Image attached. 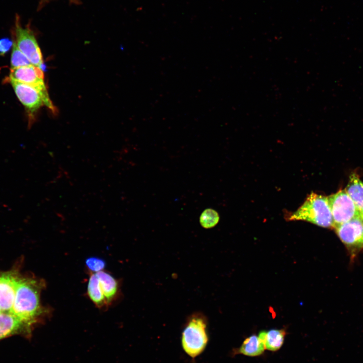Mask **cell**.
<instances>
[{
    "label": "cell",
    "instance_id": "obj_2",
    "mask_svg": "<svg viewBox=\"0 0 363 363\" xmlns=\"http://www.w3.org/2000/svg\"><path fill=\"white\" fill-rule=\"evenodd\" d=\"M208 320L201 312H195L186 319L182 332V347L187 355L195 359L206 349L209 343Z\"/></svg>",
    "mask_w": 363,
    "mask_h": 363
},
{
    "label": "cell",
    "instance_id": "obj_13",
    "mask_svg": "<svg viewBox=\"0 0 363 363\" xmlns=\"http://www.w3.org/2000/svg\"><path fill=\"white\" fill-rule=\"evenodd\" d=\"M345 190L352 199L363 219V182L356 174L350 175Z\"/></svg>",
    "mask_w": 363,
    "mask_h": 363
},
{
    "label": "cell",
    "instance_id": "obj_20",
    "mask_svg": "<svg viewBox=\"0 0 363 363\" xmlns=\"http://www.w3.org/2000/svg\"><path fill=\"white\" fill-rule=\"evenodd\" d=\"M48 0H40V5H43V4L46 1H47ZM70 1H72L74 3H77V0H70Z\"/></svg>",
    "mask_w": 363,
    "mask_h": 363
},
{
    "label": "cell",
    "instance_id": "obj_12",
    "mask_svg": "<svg viewBox=\"0 0 363 363\" xmlns=\"http://www.w3.org/2000/svg\"><path fill=\"white\" fill-rule=\"evenodd\" d=\"M286 335L283 329H273L268 331L263 330L258 335L263 343L265 349L276 351L282 346Z\"/></svg>",
    "mask_w": 363,
    "mask_h": 363
},
{
    "label": "cell",
    "instance_id": "obj_3",
    "mask_svg": "<svg viewBox=\"0 0 363 363\" xmlns=\"http://www.w3.org/2000/svg\"><path fill=\"white\" fill-rule=\"evenodd\" d=\"M290 220H304L325 228H334L328 197L311 193L302 205L288 217Z\"/></svg>",
    "mask_w": 363,
    "mask_h": 363
},
{
    "label": "cell",
    "instance_id": "obj_8",
    "mask_svg": "<svg viewBox=\"0 0 363 363\" xmlns=\"http://www.w3.org/2000/svg\"><path fill=\"white\" fill-rule=\"evenodd\" d=\"M16 95L27 111L29 125L34 114L44 104L42 95L34 87L13 80L9 79Z\"/></svg>",
    "mask_w": 363,
    "mask_h": 363
},
{
    "label": "cell",
    "instance_id": "obj_6",
    "mask_svg": "<svg viewBox=\"0 0 363 363\" xmlns=\"http://www.w3.org/2000/svg\"><path fill=\"white\" fill-rule=\"evenodd\" d=\"M334 229L351 259L363 250V219L361 216L336 226Z\"/></svg>",
    "mask_w": 363,
    "mask_h": 363
},
{
    "label": "cell",
    "instance_id": "obj_19",
    "mask_svg": "<svg viewBox=\"0 0 363 363\" xmlns=\"http://www.w3.org/2000/svg\"><path fill=\"white\" fill-rule=\"evenodd\" d=\"M14 41L8 38L0 39V54L4 55L8 52L13 45Z\"/></svg>",
    "mask_w": 363,
    "mask_h": 363
},
{
    "label": "cell",
    "instance_id": "obj_1",
    "mask_svg": "<svg viewBox=\"0 0 363 363\" xmlns=\"http://www.w3.org/2000/svg\"><path fill=\"white\" fill-rule=\"evenodd\" d=\"M44 281L34 278L17 277L15 300L11 311L30 328L47 312L40 303Z\"/></svg>",
    "mask_w": 363,
    "mask_h": 363
},
{
    "label": "cell",
    "instance_id": "obj_14",
    "mask_svg": "<svg viewBox=\"0 0 363 363\" xmlns=\"http://www.w3.org/2000/svg\"><path fill=\"white\" fill-rule=\"evenodd\" d=\"M95 274L98 279L103 295L109 305L117 293L118 282L111 275L103 270Z\"/></svg>",
    "mask_w": 363,
    "mask_h": 363
},
{
    "label": "cell",
    "instance_id": "obj_7",
    "mask_svg": "<svg viewBox=\"0 0 363 363\" xmlns=\"http://www.w3.org/2000/svg\"><path fill=\"white\" fill-rule=\"evenodd\" d=\"M327 197L333 220L334 228L355 217L361 216L354 202L345 189Z\"/></svg>",
    "mask_w": 363,
    "mask_h": 363
},
{
    "label": "cell",
    "instance_id": "obj_17",
    "mask_svg": "<svg viewBox=\"0 0 363 363\" xmlns=\"http://www.w3.org/2000/svg\"><path fill=\"white\" fill-rule=\"evenodd\" d=\"M219 216L218 213L212 209H207L201 214L200 223L202 227L210 228L215 226L218 222Z\"/></svg>",
    "mask_w": 363,
    "mask_h": 363
},
{
    "label": "cell",
    "instance_id": "obj_18",
    "mask_svg": "<svg viewBox=\"0 0 363 363\" xmlns=\"http://www.w3.org/2000/svg\"><path fill=\"white\" fill-rule=\"evenodd\" d=\"M85 264L89 270L93 273H96L102 271L105 266V261L97 257H90L86 260Z\"/></svg>",
    "mask_w": 363,
    "mask_h": 363
},
{
    "label": "cell",
    "instance_id": "obj_16",
    "mask_svg": "<svg viewBox=\"0 0 363 363\" xmlns=\"http://www.w3.org/2000/svg\"><path fill=\"white\" fill-rule=\"evenodd\" d=\"M13 50L11 57V69L31 65L27 57L18 47L14 40Z\"/></svg>",
    "mask_w": 363,
    "mask_h": 363
},
{
    "label": "cell",
    "instance_id": "obj_21",
    "mask_svg": "<svg viewBox=\"0 0 363 363\" xmlns=\"http://www.w3.org/2000/svg\"><path fill=\"white\" fill-rule=\"evenodd\" d=\"M1 312H2V311H1V309H0V313H1Z\"/></svg>",
    "mask_w": 363,
    "mask_h": 363
},
{
    "label": "cell",
    "instance_id": "obj_11",
    "mask_svg": "<svg viewBox=\"0 0 363 363\" xmlns=\"http://www.w3.org/2000/svg\"><path fill=\"white\" fill-rule=\"evenodd\" d=\"M265 350L264 345L258 336L252 335L246 338L240 346L233 348L231 355L242 354L244 355L256 357L261 355Z\"/></svg>",
    "mask_w": 363,
    "mask_h": 363
},
{
    "label": "cell",
    "instance_id": "obj_9",
    "mask_svg": "<svg viewBox=\"0 0 363 363\" xmlns=\"http://www.w3.org/2000/svg\"><path fill=\"white\" fill-rule=\"evenodd\" d=\"M17 277L12 273L4 274L0 276V309L2 312L12 311Z\"/></svg>",
    "mask_w": 363,
    "mask_h": 363
},
{
    "label": "cell",
    "instance_id": "obj_4",
    "mask_svg": "<svg viewBox=\"0 0 363 363\" xmlns=\"http://www.w3.org/2000/svg\"><path fill=\"white\" fill-rule=\"evenodd\" d=\"M13 40L19 49L33 66L43 71L44 68L42 55L33 32L27 25L24 28L21 24L20 16L16 14L15 27L13 30Z\"/></svg>",
    "mask_w": 363,
    "mask_h": 363
},
{
    "label": "cell",
    "instance_id": "obj_10",
    "mask_svg": "<svg viewBox=\"0 0 363 363\" xmlns=\"http://www.w3.org/2000/svg\"><path fill=\"white\" fill-rule=\"evenodd\" d=\"M31 328L11 312L0 313V340L22 332H29Z\"/></svg>",
    "mask_w": 363,
    "mask_h": 363
},
{
    "label": "cell",
    "instance_id": "obj_15",
    "mask_svg": "<svg viewBox=\"0 0 363 363\" xmlns=\"http://www.w3.org/2000/svg\"><path fill=\"white\" fill-rule=\"evenodd\" d=\"M87 294L89 298L97 307L101 308L108 306L95 273H92L90 275L87 285Z\"/></svg>",
    "mask_w": 363,
    "mask_h": 363
},
{
    "label": "cell",
    "instance_id": "obj_5",
    "mask_svg": "<svg viewBox=\"0 0 363 363\" xmlns=\"http://www.w3.org/2000/svg\"><path fill=\"white\" fill-rule=\"evenodd\" d=\"M42 70L33 65L11 69L9 79L31 86L39 91L42 96L44 104L53 113L56 109L49 97L44 81Z\"/></svg>",
    "mask_w": 363,
    "mask_h": 363
}]
</instances>
